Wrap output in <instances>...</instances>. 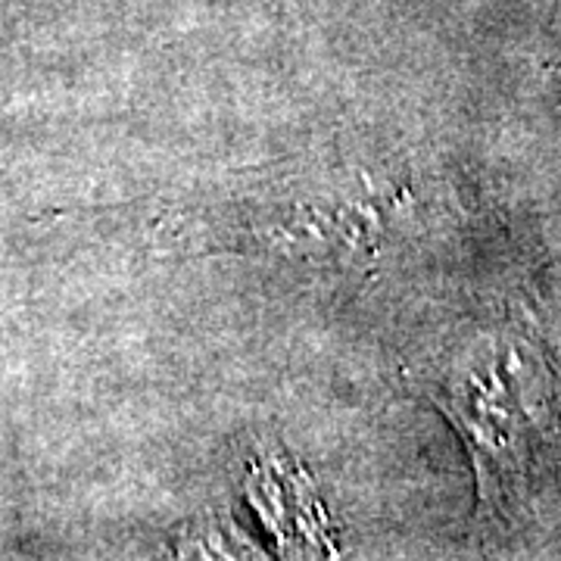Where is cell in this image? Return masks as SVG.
Masks as SVG:
<instances>
[{
  "instance_id": "obj_1",
  "label": "cell",
  "mask_w": 561,
  "mask_h": 561,
  "mask_svg": "<svg viewBox=\"0 0 561 561\" xmlns=\"http://www.w3.org/2000/svg\"><path fill=\"white\" fill-rule=\"evenodd\" d=\"M468 443L481 496L505 505L518 496L552 431V397L540 356L518 337L483 334L419 375Z\"/></svg>"
}]
</instances>
